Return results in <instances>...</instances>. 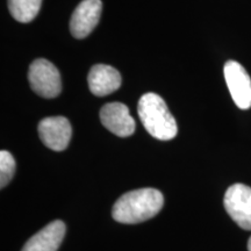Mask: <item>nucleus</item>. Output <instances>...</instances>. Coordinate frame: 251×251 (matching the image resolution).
<instances>
[{"label": "nucleus", "instance_id": "1", "mask_svg": "<svg viewBox=\"0 0 251 251\" xmlns=\"http://www.w3.org/2000/svg\"><path fill=\"white\" fill-rule=\"evenodd\" d=\"M164 197L156 188H140L120 197L113 207L112 215L120 224L134 225L151 219L161 211Z\"/></svg>", "mask_w": 251, "mask_h": 251}, {"label": "nucleus", "instance_id": "2", "mask_svg": "<svg viewBox=\"0 0 251 251\" xmlns=\"http://www.w3.org/2000/svg\"><path fill=\"white\" fill-rule=\"evenodd\" d=\"M140 120L147 131L157 140L175 139L178 126L162 97L149 92L141 97L137 106Z\"/></svg>", "mask_w": 251, "mask_h": 251}, {"label": "nucleus", "instance_id": "3", "mask_svg": "<svg viewBox=\"0 0 251 251\" xmlns=\"http://www.w3.org/2000/svg\"><path fill=\"white\" fill-rule=\"evenodd\" d=\"M28 79L31 90L43 98H56L62 91L61 74L51 62L45 58H39L31 63Z\"/></svg>", "mask_w": 251, "mask_h": 251}, {"label": "nucleus", "instance_id": "4", "mask_svg": "<svg viewBox=\"0 0 251 251\" xmlns=\"http://www.w3.org/2000/svg\"><path fill=\"white\" fill-rule=\"evenodd\" d=\"M225 208L231 219L244 230H251V187L234 184L225 194Z\"/></svg>", "mask_w": 251, "mask_h": 251}, {"label": "nucleus", "instance_id": "5", "mask_svg": "<svg viewBox=\"0 0 251 251\" xmlns=\"http://www.w3.org/2000/svg\"><path fill=\"white\" fill-rule=\"evenodd\" d=\"M225 79L231 98L241 109L251 107V78L238 62L228 61L224 68Z\"/></svg>", "mask_w": 251, "mask_h": 251}, {"label": "nucleus", "instance_id": "6", "mask_svg": "<svg viewBox=\"0 0 251 251\" xmlns=\"http://www.w3.org/2000/svg\"><path fill=\"white\" fill-rule=\"evenodd\" d=\"M39 135L46 147L54 151H63L70 143L71 125L64 117H50L39 124Z\"/></svg>", "mask_w": 251, "mask_h": 251}, {"label": "nucleus", "instance_id": "7", "mask_svg": "<svg viewBox=\"0 0 251 251\" xmlns=\"http://www.w3.org/2000/svg\"><path fill=\"white\" fill-rule=\"evenodd\" d=\"M101 0H83L75 9L70 21V31L76 39L89 36L100 20Z\"/></svg>", "mask_w": 251, "mask_h": 251}, {"label": "nucleus", "instance_id": "8", "mask_svg": "<svg viewBox=\"0 0 251 251\" xmlns=\"http://www.w3.org/2000/svg\"><path fill=\"white\" fill-rule=\"evenodd\" d=\"M100 120L111 133L119 137H128L135 131V120L129 108L121 102H109L100 111Z\"/></svg>", "mask_w": 251, "mask_h": 251}, {"label": "nucleus", "instance_id": "9", "mask_svg": "<svg viewBox=\"0 0 251 251\" xmlns=\"http://www.w3.org/2000/svg\"><path fill=\"white\" fill-rule=\"evenodd\" d=\"M121 81L120 72L106 64H96L87 76L90 91L97 97H105L115 92L121 86Z\"/></svg>", "mask_w": 251, "mask_h": 251}, {"label": "nucleus", "instance_id": "10", "mask_svg": "<svg viewBox=\"0 0 251 251\" xmlns=\"http://www.w3.org/2000/svg\"><path fill=\"white\" fill-rule=\"evenodd\" d=\"M64 222L54 221L30 237L21 251H57L65 235Z\"/></svg>", "mask_w": 251, "mask_h": 251}, {"label": "nucleus", "instance_id": "11", "mask_svg": "<svg viewBox=\"0 0 251 251\" xmlns=\"http://www.w3.org/2000/svg\"><path fill=\"white\" fill-rule=\"evenodd\" d=\"M42 0H8V9L19 23H30L39 14Z\"/></svg>", "mask_w": 251, "mask_h": 251}, {"label": "nucleus", "instance_id": "12", "mask_svg": "<svg viewBox=\"0 0 251 251\" xmlns=\"http://www.w3.org/2000/svg\"><path fill=\"white\" fill-rule=\"evenodd\" d=\"M15 172V161L11 152L1 150L0 151V186H7L13 178Z\"/></svg>", "mask_w": 251, "mask_h": 251}, {"label": "nucleus", "instance_id": "13", "mask_svg": "<svg viewBox=\"0 0 251 251\" xmlns=\"http://www.w3.org/2000/svg\"><path fill=\"white\" fill-rule=\"evenodd\" d=\"M248 250L251 251V237L249 238V241H248Z\"/></svg>", "mask_w": 251, "mask_h": 251}]
</instances>
